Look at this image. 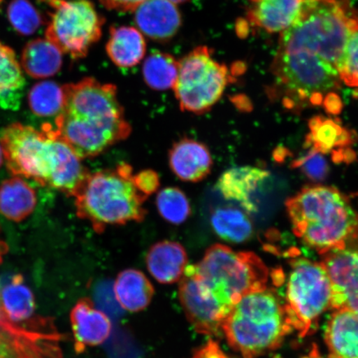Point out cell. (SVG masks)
Listing matches in <instances>:
<instances>
[{
  "label": "cell",
  "mask_w": 358,
  "mask_h": 358,
  "mask_svg": "<svg viewBox=\"0 0 358 358\" xmlns=\"http://www.w3.org/2000/svg\"><path fill=\"white\" fill-rule=\"evenodd\" d=\"M357 29L358 10L350 1L324 0L280 34L271 73L285 106H324L338 96L340 57Z\"/></svg>",
  "instance_id": "6da1fadb"
},
{
  "label": "cell",
  "mask_w": 358,
  "mask_h": 358,
  "mask_svg": "<svg viewBox=\"0 0 358 358\" xmlns=\"http://www.w3.org/2000/svg\"><path fill=\"white\" fill-rule=\"evenodd\" d=\"M62 87L64 108L55 127L80 159L100 155L129 136L131 127L114 85L87 78Z\"/></svg>",
  "instance_id": "7a4b0ae2"
},
{
  "label": "cell",
  "mask_w": 358,
  "mask_h": 358,
  "mask_svg": "<svg viewBox=\"0 0 358 358\" xmlns=\"http://www.w3.org/2000/svg\"><path fill=\"white\" fill-rule=\"evenodd\" d=\"M0 144L13 176L32 178L69 196H73L89 172L51 124L37 129L13 123L2 131Z\"/></svg>",
  "instance_id": "3957f363"
},
{
  "label": "cell",
  "mask_w": 358,
  "mask_h": 358,
  "mask_svg": "<svg viewBox=\"0 0 358 358\" xmlns=\"http://www.w3.org/2000/svg\"><path fill=\"white\" fill-rule=\"evenodd\" d=\"M285 205L294 235L320 255L358 248V213L335 187H304Z\"/></svg>",
  "instance_id": "277c9868"
},
{
  "label": "cell",
  "mask_w": 358,
  "mask_h": 358,
  "mask_svg": "<svg viewBox=\"0 0 358 358\" xmlns=\"http://www.w3.org/2000/svg\"><path fill=\"white\" fill-rule=\"evenodd\" d=\"M78 217L102 234L106 227L145 220L148 196L137 189L133 168L125 163L114 169L88 172L73 195Z\"/></svg>",
  "instance_id": "5b68a950"
},
{
  "label": "cell",
  "mask_w": 358,
  "mask_h": 358,
  "mask_svg": "<svg viewBox=\"0 0 358 358\" xmlns=\"http://www.w3.org/2000/svg\"><path fill=\"white\" fill-rule=\"evenodd\" d=\"M292 330L285 304L275 291L267 288L241 298L222 326L228 344L243 358H257L275 350Z\"/></svg>",
  "instance_id": "8992f818"
},
{
  "label": "cell",
  "mask_w": 358,
  "mask_h": 358,
  "mask_svg": "<svg viewBox=\"0 0 358 358\" xmlns=\"http://www.w3.org/2000/svg\"><path fill=\"white\" fill-rule=\"evenodd\" d=\"M195 267L200 279L229 310L245 295L267 288L268 268L253 252L213 245Z\"/></svg>",
  "instance_id": "52a82bcc"
},
{
  "label": "cell",
  "mask_w": 358,
  "mask_h": 358,
  "mask_svg": "<svg viewBox=\"0 0 358 358\" xmlns=\"http://www.w3.org/2000/svg\"><path fill=\"white\" fill-rule=\"evenodd\" d=\"M289 264L285 310L290 326L303 338L332 306V285L321 263L296 257Z\"/></svg>",
  "instance_id": "ba28073f"
},
{
  "label": "cell",
  "mask_w": 358,
  "mask_h": 358,
  "mask_svg": "<svg viewBox=\"0 0 358 358\" xmlns=\"http://www.w3.org/2000/svg\"><path fill=\"white\" fill-rule=\"evenodd\" d=\"M231 80L227 66L215 60L208 47L200 46L178 61L173 90L182 111L201 115L221 99Z\"/></svg>",
  "instance_id": "9c48e42d"
},
{
  "label": "cell",
  "mask_w": 358,
  "mask_h": 358,
  "mask_svg": "<svg viewBox=\"0 0 358 358\" xmlns=\"http://www.w3.org/2000/svg\"><path fill=\"white\" fill-rule=\"evenodd\" d=\"M52 11L46 38L73 59L86 57L99 41L105 20L88 0H40Z\"/></svg>",
  "instance_id": "30bf717a"
},
{
  "label": "cell",
  "mask_w": 358,
  "mask_h": 358,
  "mask_svg": "<svg viewBox=\"0 0 358 358\" xmlns=\"http://www.w3.org/2000/svg\"><path fill=\"white\" fill-rule=\"evenodd\" d=\"M179 301L196 333L217 336L229 310L200 279L195 265L187 266L178 287Z\"/></svg>",
  "instance_id": "8fae6325"
},
{
  "label": "cell",
  "mask_w": 358,
  "mask_h": 358,
  "mask_svg": "<svg viewBox=\"0 0 358 358\" xmlns=\"http://www.w3.org/2000/svg\"><path fill=\"white\" fill-rule=\"evenodd\" d=\"M58 330L36 332L8 321L0 306V358H64Z\"/></svg>",
  "instance_id": "7c38bea8"
},
{
  "label": "cell",
  "mask_w": 358,
  "mask_h": 358,
  "mask_svg": "<svg viewBox=\"0 0 358 358\" xmlns=\"http://www.w3.org/2000/svg\"><path fill=\"white\" fill-rule=\"evenodd\" d=\"M321 264L332 285L331 308L358 311V248L331 250L322 255Z\"/></svg>",
  "instance_id": "4fadbf2b"
},
{
  "label": "cell",
  "mask_w": 358,
  "mask_h": 358,
  "mask_svg": "<svg viewBox=\"0 0 358 358\" xmlns=\"http://www.w3.org/2000/svg\"><path fill=\"white\" fill-rule=\"evenodd\" d=\"M0 306L8 321L36 332L57 330L53 320L36 313L33 291L25 285L24 276L17 274L7 283H2L0 290Z\"/></svg>",
  "instance_id": "5bb4252c"
},
{
  "label": "cell",
  "mask_w": 358,
  "mask_h": 358,
  "mask_svg": "<svg viewBox=\"0 0 358 358\" xmlns=\"http://www.w3.org/2000/svg\"><path fill=\"white\" fill-rule=\"evenodd\" d=\"M316 0H250L248 20L268 34H282Z\"/></svg>",
  "instance_id": "9a60e30c"
},
{
  "label": "cell",
  "mask_w": 358,
  "mask_h": 358,
  "mask_svg": "<svg viewBox=\"0 0 358 358\" xmlns=\"http://www.w3.org/2000/svg\"><path fill=\"white\" fill-rule=\"evenodd\" d=\"M70 321L76 352L83 353L87 348L99 346L109 338L111 322L104 313L97 310L88 298L79 299L71 311Z\"/></svg>",
  "instance_id": "2e32d148"
},
{
  "label": "cell",
  "mask_w": 358,
  "mask_h": 358,
  "mask_svg": "<svg viewBox=\"0 0 358 358\" xmlns=\"http://www.w3.org/2000/svg\"><path fill=\"white\" fill-rule=\"evenodd\" d=\"M308 129L306 146L322 155H333L337 163L352 159L353 153L348 148L355 141V133L338 120L317 115L308 122Z\"/></svg>",
  "instance_id": "e0dca14e"
},
{
  "label": "cell",
  "mask_w": 358,
  "mask_h": 358,
  "mask_svg": "<svg viewBox=\"0 0 358 358\" xmlns=\"http://www.w3.org/2000/svg\"><path fill=\"white\" fill-rule=\"evenodd\" d=\"M134 12V21L141 32L157 42H167L182 25L176 4L168 0H145Z\"/></svg>",
  "instance_id": "ac0fdd59"
},
{
  "label": "cell",
  "mask_w": 358,
  "mask_h": 358,
  "mask_svg": "<svg viewBox=\"0 0 358 358\" xmlns=\"http://www.w3.org/2000/svg\"><path fill=\"white\" fill-rule=\"evenodd\" d=\"M169 162L170 169L178 178L190 182L203 180L213 168L208 148L189 138L174 143L169 150Z\"/></svg>",
  "instance_id": "d6986e66"
},
{
  "label": "cell",
  "mask_w": 358,
  "mask_h": 358,
  "mask_svg": "<svg viewBox=\"0 0 358 358\" xmlns=\"http://www.w3.org/2000/svg\"><path fill=\"white\" fill-rule=\"evenodd\" d=\"M268 176V172L257 167L232 168L219 178L217 189L224 199L236 201L246 211L255 213L257 206L253 203L252 194Z\"/></svg>",
  "instance_id": "ffe728a7"
},
{
  "label": "cell",
  "mask_w": 358,
  "mask_h": 358,
  "mask_svg": "<svg viewBox=\"0 0 358 358\" xmlns=\"http://www.w3.org/2000/svg\"><path fill=\"white\" fill-rule=\"evenodd\" d=\"M187 261L185 248L172 241H159L151 246L146 256L148 271L163 285L180 280L187 266Z\"/></svg>",
  "instance_id": "44dd1931"
},
{
  "label": "cell",
  "mask_w": 358,
  "mask_h": 358,
  "mask_svg": "<svg viewBox=\"0 0 358 358\" xmlns=\"http://www.w3.org/2000/svg\"><path fill=\"white\" fill-rule=\"evenodd\" d=\"M325 342L333 358H358V311L335 310L327 325Z\"/></svg>",
  "instance_id": "7402d4cb"
},
{
  "label": "cell",
  "mask_w": 358,
  "mask_h": 358,
  "mask_svg": "<svg viewBox=\"0 0 358 358\" xmlns=\"http://www.w3.org/2000/svg\"><path fill=\"white\" fill-rule=\"evenodd\" d=\"M106 52L115 66L131 69L140 64L145 55L144 36L134 27H111Z\"/></svg>",
  "instance_id": "603a6c76"
},
{
  "label": "cell",
  "mask_w": 358,
  "mask_h": 358,
  "mask_svg": "<svg viewBox=\"0 0 358 358\" xmlns=\"http://www.w3.org/2000/svg\"><path fill=\"white\" fill-rule=\"evenodd\" d=\"M116 301L124 310L136 313L150 306L155 288L144 273L127 268L120 273L114 284Z\"/></svg>",
  "instance_id": "cb8c5ba5"
},
{
  "label": "cell",
  "mask_w": 358,
  "mask_h": 358,
  "mask_svg": "<svg viewBox=\"0 0 358 358\" xmlns=\"http://www.w3.org/2000/svg\"><path fill=\"white\" fill-rule=\"evenodd\" d=\"M35 190L20 177H13L0 185V213L8 220L20 222L34 211Z\"/></svg>",
  "instance_id": "d4e9b609"
},
{
  "label": "cell",
  "mask_w": 358,
  "mask_h": 358,
  "mask_svg": "<svg viewBox=\"0 0 358 358\" xmlns=\"http://www.w3.org/2000/svg\"><path fill=\"white\" fill-rule=\"evenodd\" d=\"M22 64L32 78H50L61 69L62 52L47 38L35 39L26 45L22 52Z\"/></svg>",
  "instance_id": "484cf974"
},
{
  "label": "cell",
  "mask_w": 358,
  "mask_h": 358,
  "mask_svg": "<svg viewBox=\"0 0 358 358\" xmlns=\"http://www.w3.org/2000/svg\"><path fill=\"white\" fill-rule=\"evenodd\" d=\"M215 234L228 243H241L253 234V226L248 215L236 208H219L211 217Z\"/></svg>",
  "instance_id": "4316f807"
},
{
  "label": "cell",
  "mask_w": 358,
  "mask_h": 358,
  "mask_svg": "<svg viewBox=\"0 0 358 358\" xmlns=\"http://www.w3.org/2000/svg\"><path fill=\"white\" fill-rule=\"evenodd\" d=\"M178 74V61L166 52H152L143 66V76L146 84L157 91L173 88Z\"/></svg>",
  "instance_id": "83f0119b"
},
{
  "label": "cell",
  "mask_w": 358,
  "mask_h": 358,
  "mask_svg": "<svg viewBox=\"0 0 358 358\" xmlns=\"http://www.w3.org/2000/svg\"><path fill=\"white\" fill-rule=\"evenodd\" d=\"M29 104L35 115L56 119L64 108V87L50 80L38 83L31 89Z\"/></svg>",
  "instance_id": "f1b7e54d"
},
{
  "label": "cell",
  "mask_w": 358,
  "mask_h": 358,
  "mask_svg": "<svg viewBox=\"0 0 358 358\" xmlns=\"http://www.w3.org/2000/svg\"><path fill=\"white\" fill-rule=\"evenodd\" d=\"M156 206L161 217L173 225H180L192 214L189 199L177 187H168L159 191L156 198Z\"/></svg>",
  "instance_id": "f546056e"
},
{
  "label": "cell",
  "mask_w": 358,
  "mask_h": 358,
  "mask_svg": "<svg viewBox=\"0 0 358 358\" xmlns=\"http://www.w3.org/2000/svg\"><path fill=\"white\" fill-rule=\"evenodd\" d=\"M8 17L13 28L24 35H31L42 25V17L29 0H13Z\"/></svg>",
  "instance_id": "4dcf8cb0"
},
{
  "label": "cell",
  "mask_w": 358,
  "mask_h": 358,
  "mask_svg": "<svg viewBox=\"0 0 358 358\" xmlns=\"http://www.w3.org/2000/svg\"><path fill=\"white\" fill-rule=\"evenodd\" d=\"M24 83L15 52L0 43V92L17 91L24 87Z\"/></svg>",
  "instance_id": "1f68e13d"
},
{
  "label": "cell",
  "mask_w": 358,
  "mask_h": 358,
  "mask_svg": "<svg viewBox=\"0 0 358 358\" xmlns=\"http://www.w3.org/2000/svg\"><path fill=\"white\" fill-rule=\"evenodd\" d=\"M340 79L349 87H358V29L347 40L338 65Z\"/></svg>",
  "instance_id": "d6a6232c"
},
{
  "label": "cell",
  "mask_w": 358,
  "mask_h": 358,
  "mask_svg": "<svg viewBox=\"0 0 358 358\" xmlns=\"http://www.w3.org/2000/svg\"><path fill=\"white\" fill-rule=\"evenodd\" d=\"M292 166L301 169L304 176L315 182L324 180L329 172L328 162L323 155L313 149L301 158L294 160Z\"/></svg>",
  "instance_id": "836d02e7"
},
{
  "label": "cell",
  "mask_w": 358,
  "mask_h": 358,
  "mask_svg": "<svg viewBox=\"0 0 358 358\" xmlns=\"http://www.w3.org/2000/svg\"><path fill=\"white\" fill-rule=\"evenodd\" d=\"M134 182L142 194L149 196L158 191L160 178L159 174L154 170L145 169L134 174Z\"/></svg>",
  "instance_id": "e575fe53"
},
{
  "label": "cell",
  "mask_w": 358,
  "mask_h": 358,
  "mask_svg": "<svg viewBox=\"0 0 358 358\" xmlns=\"http://www.w3.org/2000/svg\"><path fill=\"white\" fill-rule=\"evenodd\" d=\"M145 0H100L107 10L119 12H133Z\"/></svg>",
  "instance_id": "d590c367"
},
{
  "label": "cell",
  "mask_w": 358,
  "mask_h": 358,
  "mask_svg": "<svg viewBox=\"0 0 358 358\" xmlns=\"http://www.w3.org/2000/svg\"><path fill=\"white\" fill-rule=\"evenodd\" d=\"M190 358H227L217 343L210 340L205 345L196 348Z\"/></svg>",
  "instance_id": "8d00e7d4"
},
{
  "label": "cell",
  "mask_w": 358,
  "mask_h": 358,
  "mask_svg": "<svg viewBox=\"0 0 358 358\" xmlns=\"http://www.w3.org/2000/svg\"><path fill=\"white\" fill-rule=\"evenodd\" d=\"M21 100L20 90L0 92V106L6 109L19 108Z\"/></svg>",
  "instance_id": "74e56055"
},
{
  "label": "cell",
  "mask_w": 358,
  "mask_h": 358,
  "mask_svg": "<svg viewBox=\"0 0 358 358\" xmlns=\"http://www.w3.org/2000/svg\"><path fill=\"white\" fill-rule=\"evenodd\" d=\"M8 248L7 243L0 237V265H1L4 257H6V255L8 253Z\"/></svg>",
  "instance_id": "f35d334b"
},
{
  "label": "cell",
  "mask_w": 358,
  "mask_h": 358,
  "mask_svg": "<svg viewBox=\"0 0 358 358\" xmlns=\"http://www.w3.org/2000/svg\"><path fill=\"white\" fill-rule=\"evenodd\" d=\"M277 358H279V357H277ZM303 358H333V357L331 356H329L328 357L322 356L320 355V352H319V350H317V347L315 346V347H313V348L312 349L310 352L308 353V355L307 356L303 357Z\"/></svg>",
  "instance_id": "ab89813d"
},
{
  "label": "cell",
  "mask_w": 358,
  "mask_h": 358,
  "mask_svg": "<svg viewBox=\"0 0 358 358\" xmlns=\"http://www.w3.org/2000/svg\"><path fill=\"white\" fill-rule=\"evenodd\" d=\"M4 160L3 150L1 144H0V167L2 166Z\"/></svg>",
  "instance_id": "60d3db41"
},
{
  "label": "cell",
  "mask_w": 358,
  "mask_h": 358,
  "mask_svg": "<svg viewBox=\"0 0 358 358\" xmlns=\"http://www.w3.org/2000/svg\"><path fill=\"white\" fill-rule=\"evenodd\" d=\"M168 1L171 2L174 4H178V3H185L187 1H189V0H168Z\"/></svg>",
  "instance_id": "b9f144b4"
},
{
  "label": "cell",
  "mask_w": 358,
  "mask_h": 358,
  "mask_svg": "<svg viewBox=\"0 0 358 358\" xmlns=\"http://www.w3.org/2000/svg\"><path fill=\"white\" fill-rule=\"evenodd\" d=\"M316 1H324V0H316Z\"/></svg>",
  "instance_id": "7bdbcfd3"
},
{
  "label": "cell",
  "mask_w": 358,
  "mask_h": 358,
  "mask_svg": "<svg viewBox=\"0 0 358 358\" xmlns=\"http://www.w3.org/2000/svg\"><path fill=\"white\" fill-rule=\"evenodd\" d=\"M1 1H2V0H0V2H1Z\"/></svg>",
  "instance_id": "ee69618b"
}]
</instances>
